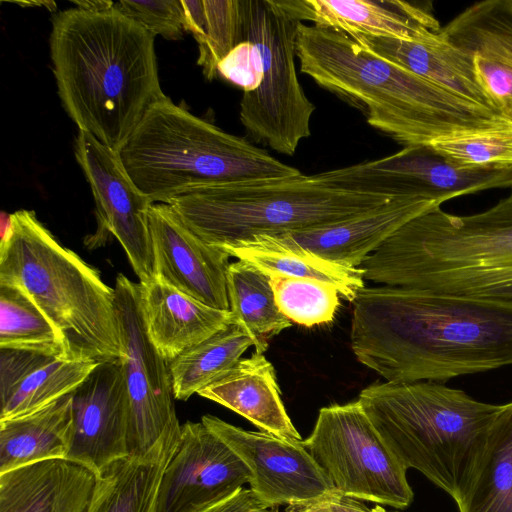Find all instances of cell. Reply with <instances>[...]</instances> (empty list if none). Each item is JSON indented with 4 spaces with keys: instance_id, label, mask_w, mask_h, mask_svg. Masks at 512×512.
<instances>
[{
    "instance_id": "6da1fadb",
    "label": "cell",
    "mask_w": 512,
    "mask_h": 512,
    "mask_svg": "<svg viewBox=\"0 0 512 512\" xmlns=\"http://www.w3.org/2000/svg\"><path fill=\"white\" fill-rule=\"evenodd\" d=\"M356 359L385 381H434L512 365V302L393 286L354 299Z\"/></svg>"
},
{
    "instance_id": "7a4b0ae2",
    "label": "cell",
    "mask_w": 512,
    "mask_h": 512,
    "mask_svg": "<svg viewBox=\"0 0 512 512\" xmlns=\"http://www.w3.org/2000/svg\"><path fill=\"white\" fill-rule=\"evenodd\" d=\"M51 22L50 58L62 107L78 130L119 151L148 109L166 97L155 36L115 7H74Z\"/></svg>"
},
{
    "instance_id": "3957f363",
    "label": "cell",
    "mask_w": 512,
    "mask_h": 512,
    "mask_svg": "<svg viewBox=\"0 0 512 512\" xmlns=\"http://www.w3.org/2000/svg\"><path fill=\"white\" fill-rule=\"evenodd\" d=\"M295 49L303 74L360 110L371 127L404 147L454 133L512 126L504 116L415 75L343 32L300 22Z\"/></svg>"
},
{
    "instance_id": "277c9868",
    "label": "cell",
    "mask_w": 512,
    "mask_h": 512,
    "mask_svg": "<svg viewBox=\"0 0 512 512\" xmlns=\"http://www.w3.org/2000/svg\"><path fill=\"white\" fill-rule=\"evenodd\" d=\"M360 267L377 284L512 302V191L471 215L422 213Z\"/></svg>"
},
{
    "instance_id": "5b68a950",
    "label": "cell",
    "mask_w": 512,
    "mask_h": 512,
    "mask_svg": "<svg viewBox=\"0 0 512 512\" xmlns=\"http://www.w3.org/2000/svg\"><path fill=\"white\" fill-rule=\"evenodd\" d=\"M0 283L32 299L62 337L67 358L124 357L114 288L61 245L32 210L1 213Z\"/></svg>"
},
{
    "instance_id": "8992f818",
    "label": "cell",
    "mask_w": 512,
    "mask_h": 512,
    "mask_svg": "<svg viewBox=\"0 0 512 512\" xmlns=\"http://www.w3.org/2000/svg\"><path fill=\"white\" fill-rule=\"evenodd\" d=\"M358 402L407 470H418L455 502L501 409L434 381L376 382L360 392Z\"/></svg>"
},
{
    "instance_id": "52a82bcc",
    "label": "cell",
    "mask_w": 512,
    "mask_h": 512,
    "mask_svg": "<svg viewBox=\"0 0 512 512\" xmlns=\"http://www.w3.org/2000/svg\"><path fill=\"white\" fill-rule=\"evenodd\" d=\"M118 154L153 203L169 204L205 186L302 173L246 138L193 115L168 96L148 109Z\"/></svg>"
},
{
    "instance_id": "ba28073f",
    "label": "cell",
    "mask_w": 512,
    "mask_h": 512,
    "mask_svg": "<svg viewBox=\"0 0 512 512\" xmlns=\"http://www.w3.org/2000/svg\"><path fill=\"white\" fill-rule=\"evenodd\" d=\"M398 197L346 191L316 174L215 184L168 205L194 233L218 249L256 235H280L342 221Z\"/></svg>"
},
{
    "instance_id": "9c48e42d",
    "label": "cell",
    "mask_w": 512,
    "mask_h": 512,
    "mask_svg": "<svg viewBox=\"0 0 512 512\" xmlns=\"http://www.w3.org/2000/svg\"><path fill=\"white\" fill-rule=\"evenodd\" d=\"M242 41L253 43L260 54L262 80L243 92L240 121L256 143L292 156L300 142L311 135L316 106L299 81L295 40L300 21L279 0H241Z\"/></svg>"
},
{
    "instance_id": "30bf717a",
    "label": "cell",
    "mask_w": 512,
    "mask_h": 512,
    "mask_svg": "<svg viewBox=\"0 0 512 512\" xmlns=\"http://www.w3.org/2000/svg\"><path fill=\"white\" fill-rule=\"evenodd\" d=\"M303 444L334 490L396 509L412 503L407 468L385 444L358 400L321 408Z\"/></svg>"
},
{
    "instance_id": "8fae6325",
    "label": "cell",
    "mask_w": 512,
    "mask_h": 512,
    "mask_svg": "<svg viewBox=\"0 0 512 512\" xmlns=\"http://www.w3.org/2000/svg\"><path fill=\"white\" fill-rule=\"evenodd\" d=\"M316 176L346 191L420 197L439 204L483 190L512 188V166H461L429 144L406 146L383 158L324 171Z\"/></svg>"
},
{
    "instance_id": "7c38bea8",
    "label": "cell",
    "mask_w": 512,
    "mask_h": 512,
    "mask_svg": "<svg viewBox=\"0 0 512 512\" xmlns=\"http://www.w3.org/2000/svg\"><path fill=\"white\" fill-rule=\"evenodd\" d=\"M116 310L124 357L120 359L130 404V456H143L181 429L168 362L149 340L140 310L139 283L120 273Z\"/></svg>"
},
{
    "instance_id": "4fadbf2b",
    "label": "cell",
    "mask_w": 512,
    "mask_h": 512,
    "mask_svg": "<svg viewBox=\"0 0 512 512\" xmlns=\"http://www.w3.org/2000/svg\"><path fill=\"white\" fill-rule=\"evenodd\" d=\"M74 154L96 205L97 229L85 240L86 246L98 248L112 235L122 245L139 283L150 282L154 261L148 213L154 203L131 179L118 151L90 133L78 130Z\"/></svg>"
},
{
    "instance_id": "5bb4252c",
    "label": "cell",
    "mask_w": 512,
    "mask_h": 512,
    "mask_svg": "<svg viewBox=\"0 0 512 512\" xmlns=\"http://www.w3.org/2000/svg\"><path fill=\"white\" fill-rule=\"evenodd\" d=\"M201 421L246 464L250 489L266 506L306 502L334 490L303 440L244 430L209 414Z\"/></svg>"
},
{
    "instance_id": "9a60e30c",
    "label": "cell",
    "mask_w": 512,
    "mask_h": 512,
    "mask_svg": "<svg viewBox=\"0 0 512 512\" xmlns=\"http://www.w3.org/2000/svg\"><path fill=\"white\" fill-rule=\"evenodd\" d=\"M250 478L246 464L202 421H187L161 479L157 512H197Z\"/></svg>"
},
{
    "instance_id": "2e32d148",
    "label": "cell",
    "mask_w": 512,
    "mask_h": 512,
    "mask_svg": "<svg viewBox=\"0 0 512 512\" xmlns=\"http://www.w3.org/2000/svg\"><path fill=\"white\" fill-rule=\"evenodd\" d=\"M72 397L73 425L66 459L99 474L130 456V404L120 360L99 362Z\"/></svg>"
},
{
    "instance_id": "e0dca14e",
    "label": "cell",
    "mask_w": 512,
    "mask_h": 512,
    "mask_svg": "<svg viewBox=\"0 0 512 512\" xmlns=\"http://www.w3.org/2000/svg\"><path fill=\"white\" fill-rule=\"evenodd\" d=\"M148 218L154 277L208 306L229 310L230 256L201 239L168 204H152Z\"/></svg>"
},
{
    "instance_id": "ac0fdd59",
    "label": "cell",
    "mask_w": 512,
    "mask_h": 512,
    "mask_svg": "<svg viewBox=\"0 0 512 512\" xmlns=\"http://www.w3.org/2000/svg\"><path fill=\"white\" fill-rule=\"evenodd\" d=\"M298 21L343 32L402 40H421L441 30L426 8L401 0H279Z\"/></svg>"
},
{
    "instance_id": "d6986e66",
    "label": "cell",
    "mask_w": 512,
    "mask_h": 512,
    "mask_svg": "<svg viewBox=\"0 0 512 512\" xmlns=\"http://www.w3.org/2000/svg\"><path fill=\"white\" fill-rule=\"evenodd\" d=\"M438 206L420 197H398L342 221L277 236L330 261L360 267L402 225Z\"/></svg>"
},
{
    "instance_id": "ffe728a7",
    "label": "cell",
    "mask_w": 512,
    "mask_h": 512,
    "mask_svg": "<svg viewBox=\"0 0 512 512\" xmlns=\"http://www.w3.org/2000/svg\"><path fill=\"white\" fill-rule=\"evenodd\" d=\"M98 363L0 348V420L31 413L73 392Z\"/></svg>"
},
{
    "instance_id": "44dd1931",
    "label": "cell",
    "mask_w": 512,
    "mask_h": 512,
    "mask_svg": "<svg viewBox=\"0 0 512 512\" xmlns=\"http://www.w3.org/2000/svg\"><path fill=\"white\" fill-rule=\"evenodd\" d=\"M350 37L415 75L504 116L481 85L474 68L473 54L452 45L439 32L421 40L366 35Z\"/></svg>"
},
{
    "instance_id": "7402d4cb",
    "label": "cell",
    "mask_w": 512,
    "mask_h": 512,
    "mask_svg": "<svg viewBox=\"0 0 512 512\" xmlns=\"http://www.w3.org/2000/svg\"><path fill=\"white\" fill-rule=\"evenodd\" d=\"M139 296L147 336L168 363L233 321L230 310L208 306L158 277L139 283Z\"/></svg>"
},
{
    "instance_id": "603a6c76",
    "label": "cell",
    "mask_w": 512,
    "mask_h": 512,
    "mask_svg": "<svg viewBox=\"0 0 512 512\" xmlns=\"http://www.w3.org/2000/svg\"><path fill=\"white\" fill-rule=\"evenodd\" d=\"M98 474L68 459L0 473V512H87Z\"/></svg>"
},
{
    "instance_id": "cb8c5ba5",
    "label": "cell",
    "mask_w": 512,
    "mask_h": 512,
    "mask_svg": "<svg viewBox=\"0 0 512 512\" xmlns=\"http://www.w3.org/2000/svg\"><path fill=\"white\" fill-rule=\"evenodd\" d=\"M197 394L243 416L263 432L303 440L281 400L275 369L263 353L241 358Z\"/></svg>"
},
{
    "instance_id": "d4e9b609",
    "label": "cell",
    "mask_w": 512,
    "mask_h": 512,
    "mask_svg": "<svg viewBox=\"0 0 512 512\" xmlns=\"http://www.w3.org/2000/svg\"><path fill=\"white\" fill-rule=\"evenodd\" d=\"M220 250L252 265L268 277L309 278L330 283L351 302L365 287L361 267L330 261L277 235H256Z\"/></svg>"
},
{
    "instance_id": "484cf974",
    "label": "cell",
    "mask_w": 512,
    "mask_h": 512,
    "mask_svg": "<svg viewBox=\"0 0 512 512\" xmlns=\"http://www.w3.org/2000/svg\"><path fill=\"white\" fill-rule=\"evenodd\" d=\"M181 429L143 456L118 460L98 474L87 512H157L159 486Z\"/></svg>"
},
{
    "instance_id": "4316f807",
    "label": "cell",
    "mask_w": 512,
    "mask_h": 512,
    "mask_svg": "<svg viewBox=\"0 0 512 512\" xmlns=\"http://www.w3.org/2000/svg\"><path fill=\"white\" fill-rule=\"evenodd\" d=\"M73 425L72 392L31 413L0 420V473L66 459Z\"/></svg>"
},
{
    "instance_id": "83f0119b",
    "label": "cell",
    "mask_w": 512,
    "mask_h": 512,
    "mask_svg": "<svg viewBox=\"0 0 512 512\" xmlns=\"http://www.w3.org/2000/svg\"><path fill=\"white\" fill-rule=\"evenodd\" d=\"M456 504L459 512H512V401L501 404L476 469Z\"/></svg>"
},
{
    "instance_id": "f1b7e54d",
    "label": "cell",
    "mask_w": 512,
    "mask_h": 512,
    "mask_svg": "<svg viewBox=\"0 0 512 512\" xmlns=\"http://www.w3.org/2000/svg\"><path fill=\"white\" fill-rule=\"evenodd\" d=\"M255 346L243 326L233 321L168 363L175 399L186 401L226 374Z\"/></svg>"
},
{
    "instance_id": "f546056e",
    "label": "cell",
    "mask_w": 512,
    "mask_h": 512,
    "mask_svg": "<svg viewBox=\"0 0 512 512\" xmlns=\"http://www.w3.org/2000/svg\"><path fill=\"white\" fill-rule=\"evenodd\" d=\"M227 293L233 319L253 337L255 352H265L268 340L292 325L276 305L269 277L244 261L229 264Z\"/></svg>"
},
{
    "instance_id": "4dcf8cb0",
    "label": "cell",
    "mask_w": 512,
    "mask_h": 512,
    "mask_svg": "<svg viewBox=\"0 0 512 512\" xmlns=\"http://www.w3.org/2000/svg\"><path fill=\"white\" fill-rule=\"evenodd\" d=\"M185 31L198 44L197 63L213 80L220 61L242 42L241 0H182Z\"/></svg>"
},
{
    "instance_id": "1f68e13d",
    "label": "cell",
    "mask_w": 512,
    "mask_h": 512,
    "mask_svg": "<svg viewBox=\"0 0 512 512\" xmlns=\"http://www.w3.org/2000/svg\"><path fill=\"white\" fill-rule=\"evenodd\" d=\"M439 33L466 52L485 53L512 63V0L476 2Z\"/></svg>"
},
{
    "instance_id": "d6a6232c",
    "label": "cell",
    "mask_w": 512,
    "mask_h": 512,
    "mask_svg": "<svg viewBox=\"0 0 512 512\" xmlns=\"http://www.w3.org/2000/svg\"><path fill=\"white\" fill-rule=\"evenodd\" d=\"M0 348L67 358L62 337L51 321L24 291L5 283H0Z\"/></svg>"
},
{
    "instance_id": "836d02e7",
    "label": "cell",
    "mask_w": 512,
    "mask_h": 512,
    "mask_svg": "<svg viewBox=\"0 0 512 512\" xmlns=\"http://www.w3.org/2000/svg\"><path fill=\"white\" fill-rule=\"evenodd\" d=\"M279 311L292 323L312 327L331 322L339 307V291L309 278L270 276Z\"/></svg>"
},
{
    "instance_id": "e575fe53",
    "label": "cell",
    "mask_w": 512,
    "mask_h": 512,
    "mask_svg": "<svg viewBox=\"0 0 512 512\" xmlns=\"http://www.w3.org/2000/svg\"><path fill=\"white\" fill-rule=\"evenodd\" d=\"M429 145L461 166H512V126L454 133Z\"/></svg>"
},
{
    "instance_id": "d590c367",
    "label": "cell",
    "mask_w": 512,
    "mask_h": 512,
    "mask_svg": "<svg viewBox=\"0 0 512 512\" xmlns=\"http://www.w3.org/2000/svg\"><path fill=\"white\" fill-rule=\"evenodd\" d=\"M114 7L154 36L161 35L165 39L178 40L185 31L182 0H120Z\"/></svg>"
},
{
    "instance_id": "8d00e7d4",
    "label": "cell",
    "mask_w": 512,
    "mask_h": 512,
    "mask_svg": "<svg viewBox=\"0 0 512 512\" xmlns=\"http://www.w3.org/2000/svg\"><path fill=\"white\" fill-rule=\"evenodd\" d=\"M472 54L481 85L503 115L512 122V63L485 53Z\"/></svg>"
},
{
    "instance_id": "74e56055",
    "label": "cell",
    "mask_w": 512,
    "mask_h": 512,
    "mask_svg": "<svg viewBox=\"0 0 512 512\" xmlns=\"http://www.w3.org/2000/svg\"><path fill=\"white\" fill-rule=\"evenodd\" d=\"M217 73L244 92L255 90L263 76L257 47L250 41H242L220 61Z\"/></svg>"
},
{
    "instance_id": "f35d334b",
    "label": "cell",
    "mask_w": 512,
    "mask_h": 512,
    "mask_svg": "<svg viewBox=\"0 0 512 512\" xmlns=\"http://www.w3.org/2000/svg\"><path fill=\"white\" fill-rule=\"evenodd\" d=\"M286 512H373L362 500L333 490L316 499L291 504Z\"/></svg>"
},
{
    "instance_id": "ab89813d",
    "label": "cell",
    "mask_w": 512,
    "mask_h": 512,
    "mask_svg": "<svg viewBox=\"0 0 512 512\" xmlns=\"http://www.w3.org/2000/svg\"><path fill=\"white\" fill-rule=\"evenodd\" d=\"M197 512H279L266 506L250 488H241Z\"/></svg>"
},
{
    "instance_id": "60d3db41",
    "label": "cell",
    "mask_w": 512,
    "mask_h": 512,
    "mask_svg": "<svg viewBox=\"0 0 512 512\" xmlns=\"http://www.w3.org/2000/svg\"><path fill=\"white\" fill-rule=\"evenodd\" d=\"M76 8L85 11H104L114 7L115 3L109 0H81L72 1Z\"/></svg>"
},
{
    "instance_id": "b9f144b4",
    "label": "cell",
    "mask_w": 512,
    "mask_h": 512,
    "mask_svg": "<svg viewBox=\"0 0 512 512\" xmlns=\"http://www.w3.org/2000/svg\"><path fill=\"white\" fill-rule=\"evenodd\" d=\"M372 511L373 512H391V511H387L383 506L381 505H376L374 508H372Z\"/></svg>"
}]
</instances>
